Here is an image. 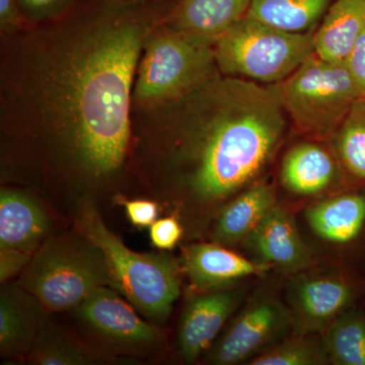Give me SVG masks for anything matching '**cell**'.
<instances>
[{
    "label": "cell",
    "mask_w": 365,
    "mask_h": 365,
    "mask_svg": "<svg viewBox=\"0 0 365 365\" xmlns=\"http://www.w3.org/2000/svg\"><path fill=\"white\" fill-rule=\"evenodd\" d=\"M160 19L145 6L98 0L26 55L20 98L93 177L116 172L131 133L134 74Z\"/></svg>",
    "instance_id": "6da1fadb"
},
{
    "label": "cell",
    "mask_w": 365,
    "mask_h": 365,
    "mask_svg": "<svg viewBox=\"0 0 365 365\" xmlns=\"http://www.w3.org/2000/svg\"><path fill=\"white\" fill-rule=\"evenodd\" d=\"M168 118L191 160L190 185L205 200L254 179L282 138L284 107L276 86L216 76L189 95L150 108Z\"/></svg>",
    "instance_id": "7a4b0ae2"
},
{
    "label": "cell",
    "mask_w": 365,
    "mask_h": 365,
    "mask_svg": "<svg viewBox=\"0 0 365 365\" xmlns=\"http://www.w3.org/2000/svg\"><path fill=\"white\" fill-rule=\"evenodd\" d=\"M76 227L104 257L109 287L150 321L165 322L180 295L176 261L167 254H140L127 248L90 201L79 205Z\"/></svg>",
    "instance_id": "3957f363"
},
{
    "label": "cell",
    "mask_w": 365,
    "mask_h": 365,
    "mask_svg": "<svg viewBox=\"0 0 365 365\" xmlns=\"http://www.w3.org/2000/svg\"><path fill=\"white\" fill-rule=\"evenodd\" d=\"M212 45L158 24L148 36L132 91V105L155 107L176 101L215 78Z\"/></svg>",
    "instance_id": "277c9868"
},
{
    "label": "cell",
    "mask_w": 365,
    "mask_h": 365,
    "mask_svg": "<svg viewBox=\"0 0 365 365\" xmlns=\"http://www.w3.org/2000/svg\"><path fill=\"white\" fill-rule=\"evenodd\" d=\"M218 71L263 83H282L316 52L314 33L281 30L246 16L213 46Z\"/></svg>",
    "instance_id": "5b68a950"
},
{
    "label": "cell",
    "mask_w": 365,
    "mask_h": 365,
    "mask_svg": "<svg viewBox=\"0 0 365 365\" xmlns=\"http://www.w3.org/2000/svg\"><path fill=\"white\" fill-rule=\"evenodd\" d=\"M109 284L104 257L83 235L44 242L21 278V287L52 312L76 309L98 287Z\"/></svg>",
    "instance_id": "8992f818"
},
{
    "label": "cell",
    "mask_w": 365,
    "mask_h": 365,
    "mask_svg": "<svg viewBox=\"0 0 365 365\" xmlns=\"http://www.w3.org/2000/svg\"><path fill=\"white\" fill-rule=\"evenodd\" d=\"M275 86L294 123L319 136L337 130L353 104L361 98L346 62L329 61L316 52Z\"/></svg>",
    "instance_id": "52a82bcc"
},
{
    "label": "cell",
    "mask_w": 365,
    "mask_h": 365,
    "mask_svg": "<svg viewBox=\"0 0 365 365\" xmlns=\"http://www.w3.org/2000/svg\"><path fill=\"white\" fill-rule=\"evenodd\" d=\"M74 309L93 332L119 347L148 349L163 342L158 327L141 319L111 288L98 287Z\"/></svg>",
    "instance_id": "ba28073f"
},
{
    "label": "cell",
    "mask_w": 365,
    "mask_h": 365,
    "mask_svg": "<svg viewBox=\"0 0 365 365\" xmlns=\"http://www.w3.org/2000/svg\"><path fill=\"white\" fill-rule=\"evenodd\" d=\"M284 321L279 304L270 299L257 302L235 322L216 346L211 360L215 364L227 365L248 359L272 339Z\"/></svg>",
    "instance_id": "9c48e42d"
},
{
    "label": "cell",
    "mask_w": 365,
    "mask_h": 365,
    "mask_svg": "<svg viewBox=\"0 0 365 365\" xmlns=\"http://www.w3.org/2000/svg\"><path fill=\"white\" fill-rule=\"evenodd\" d=\"M51 220L44 209L21 192H0V250L35 255L44 244Z\"/></svg>",
    "instance_id": "30bf717a"
},
{
    "label": "cell",
    "mask_w": 365,
    "mask_h": 365,
    "mask_svg": "<svg viewBox=\"0 0 365 365\" xmlns=\"http://www.w3.org/2000/svg\"><path fill=\"white\" fill-rule=\"evenodd\" d=\"M237 304L232 292H213L193 297L182 314L179 343L182 356L195 361L210 347Z\"/></svg>",
    "instance_id": "8fae6325"
},
{
    "label": "cell",
    "mask_w": 365,
    "mask_h": 365,
    "mask_svg": "<svg viewBox=\"0 0 365 365\" xmlns=\"http://www.w3.org/2000/svg\"><path fill=\"white\" fill-rule=\"evenodd\" d=\"M252 0H179L168 16V25L209 45L248 14Z\"/></svg>",
    "instance_id": "7c38bea8"
},
{
    "label": "cell",
    "mask_w": 365,
    "mask_h": 365,
    "mask_svg": "<svg viewBox=\"0 0 365 365\" xmlns=\"http://www.w3.org/2000/svg\"><path fill=\"white\" fill-rule=\"evenodd\" d=\"M270 268L268 263H255L215 244L193 245L185 256V271L190 281L204 292L248 276L262 275Z\"/></svg>",
    "instance_id": "4fadbf2b"
},
{
    "label": "cell",
    "mask_w": 365,
    "mask_h": 365,
    "mask_svg": "<svg viewBox=\"0 0 365 365\" xmlns=\"http://www.w3.org/2000/svg\"><path fill=\"white\" fill-rule=\"evenodd\" d=\"M44 307L24 287L9 285L0 294V350L16 356L32 349L39 335Z\"/></svg>",
    "instance_id": "5bb4252c"
},
{
    "label": "cell",
    "mask_w": 365,
    "mask_h": 365,
    "mask_svg": "<svg viewBox=\"0 0 365 365\" xmlns=\"http://www.w3.org/2000/svg\"><path fill=\"white\" fill-rule=\"evenodd\" d=\"M257 253L267 263L284 268H302L309 253L294 222L282 209L273 206L250 235Z\"/></svg>",
    "instance_id": "9a60e30c"
},
{
    "label": "cell",
    "mask_w": 365,
    "mask_h": 365,
    "mask_svg": "<svg viewBox=\"0 0 365 365\" xmlns=\"http://www.w3.org/2000/svg\"><path fill=\"white\" fill-rule=\"evenodd\" d=\"M307 222L325 241L349 245L365 234L364 194H345L307 209Z\"/></svg>",
    "instance_id": "2e32d148"
},
{
    "label": "cell",
    "mask_w": 365,
    "mask_h": 365,
    "mask_svg": "<svg viewBox=\"0 0 365 365\" xmlns=\"http://www.w3.org/2000/svg\"><path fill=\"white\" fill-rule=\"evenodd\" d=\"M365 28V0H336L314 32L316 54L329 61L344 62Z\"/></svg>",
    "instance_id": "e0dca14e"
},
{
    "label": "cell",
    "mask_w": 365,
    "mask_h": 365,
    "mask_svg": "<svg viewBox=\"0 0 365 365\" xmlns=\"http://www.w3.org/2000/svg\"><path fill=\"white\" fill-rule=\"evenodd\" d=\"M335 174V165L329 153L316 144L295 146L283 160V184L300 195H312L325 189Z\"/></svg>",
    "instance_id": "ac0fdd59"
},
{
    "label": "cell",
    "mask_w": 365,
    "mask_h": 365,
    "mask_svg": "<svg viewBox=\"0 0 365 365\" xmlns=\"http://www.w3.org/2000/svg\"><path fill=\"white\" fill-rule=\"evenodd\" d=\"M356 297V288L347 281L313 278L302 281L295 289L300 314L313 323L335 319L344 313Z\"/></svg>",
    "instance_id": "d6986e66"
},
{
    "label": "cell",
    "mask_w": 365,
    "mask_h": 365,
    "mask_svg": "<svg viewBox=\"0 0 365 365\" xmlns=\"http://www.w3.org/2000/svg\"><path fill=\"white\" fill-rule=\"evenodd\" d=\"M274 203L275 198L270 187H252L223 210L216 225V240L220 244L232 245L248 237Z\"/></svg>",
    "instance_id": "ffe728a7"
},
{
    "label": "cell",
    "mask_w": 365,
    "mask_h": 365,
    "mask_svg": "<svg viewBox=\"0 0 365 365\" xmlns=\"http://www.w3.org/2000/svg\"><path fill=\"white\" fill-rule=\"evenodd\" d=\"M333 0H252L247 16L281 30L311 32Z\"/></svg>",
    "instance_id": "44dd1931"
},
{
    "label": "cell",
    "mask_w": 365,
    "mask_h": 365,
    "mask_svg": "<svg viewBox=\"0 0 365 365\" xmlns=\"http://www.w3.org/2000/svg\"><path fill=\"white\" fill-rule=\"evenodd\" d=\"M326 350L333 364L365 365V316L349 309L335 319L326 335Z\"/></svg>",
    "instance_id": "7402d4cb"
},
{
    "label": "cell",
    "mask_w": 365,
    "mask_h": 365,
    "mask_svg": "<svg viewBox=\"0 0 365 365\" xmlns=\"http://www.w3.org/2000/svg\"><path fill=\"white\" fill-rule=\"evenodd\" d=\"M31 364L42 365H88L100 361L97 353L91 351L78 341L59 330L43 325L30 350Z\"/></svg>",
    "instance_id": "603a6c76"
},
{
    "label": "cell",
    "mask_w": 365,
    "mask_h": 365,
    "mask_svg": "<svg viewBox=\"0 0 365 365\" xmlns=\"http://www.w3.org/2000/svg\"><path fill=\"white\" fill-rule=\"evenodd\" d=\"M335 132L338 153L346 169L365 182V98L353 104Z\"/></svg>",
    "instance_id": "cb8c5ba5"
},
{
    "label": "cell",
    "mask_w": 365,
    "mask_h": 365,
    "mask_svg": "<svg viewBox=\"0 0 365 365\" xmlns=\"http://www.w3.org/2000/svg\"><path fill=\"white\" fill-rule=\"evenodd\" d=\"M327 350L313 341L299 338L287 341L277 347L255 357L251 365H317L328 364Z\"/></svg>",
    "instance_id": "d4e9b609"
},
{
    "label": "cell",
    "mask_w": 365,
    "mask_h": 365,
    "mask_svg": "<svg viewBox=\"0 0 365 365\" xmlns=\"http://www.w3.org/2000/svg\"><path fill=\"white\" fill-rule=\"evenodd\" d=\"M78 0H19L26 20L42 21L58 18L67 13Z\"/></svg>",
    "instance_id": "484cf974"
},
{
    "label": "cell",
    "mask_w": 365,
    "mask_h": 365,
    "mask_svg": "<svg viewBox=\"0 0 365 365\" xmlns=\"http://www.w3.org/2000/svg\"><path fill=\"white\" fill-rule=\"evenodd\" d=\"M182 230L175 217L155 220L150 225V239L153 246L160 250H172L181 239Z\"/></svg>",
    "instance_id": "4316f807"
},
{
    "label": "cell",
    "mask_w": 365,
    "mask_h": 365,
    "mask_svg": "<svg viewBox=\"0 0 365 365\" xmlns=\"http://www.w3.org/2000/svg\"><path fill=\"white\" fill-rule=\"evenodd\" d=\"M345 62L351 72L360 96L365 98V28L353 44Z\"/></svg>",
    "instance_id": "83f0119b"
},
{
    "label": "cell",
    "mask_w": 365,
    "mask_h": 365,
    "mask_svg": "<svg viewBox=\"0 0 365 365\" xmlns=\"http://www.w3.org/2000/svg\"><path fill=\"white\" fill-rule=\"evenodd\" d=\"M120 204L126 210L130 222L136 227H150L157 220L158 215V205L148 200H126L119 198Z\"/></svg>",
    "instance_id": "f1b7e54d"
},
{
    "label": "cell",
    "mask_w": 365,
    "mask_h": 365,
    "mask_svg": "<svg viewBox=\"0 0 365 365\" xmlns=\"http://www.w3.org/2000/svg\"><path fill=\"white\" fill-rule=\"evenodd\" d=\"M32 255L0 250V279L7 281L25 269L32 260Z\"/></svg>",
    "instance_id": "f546056e"
},
{
    "label": "cell",
    "mask_w": 365,
    "mask_h": 365,
    "mask_svg": "<svg viewBox=\"0 0 365 365\" xmlns=\"http://www.w3.org/2000/svg\"><path fill=\"white\" fill-rule=\"evenodd\" d=\"M21 14L19 0H0V26L4 32H9L20 25Z\"/></svg>",
    "instance_id": "4dcf8cb0"
},
{
    "label": "cell",
    "mask_w": 365,
    "mask_h": 365,
    "mask_svg": "<svg viewBox=\"0 0 365 365\" xmlns=\"http://www.w3.org/2000/svg\"><path fill=\"white\" fill-rule=\"evenodd\" d=\"M118 1L122 2V4H129V6H145V4L153 1V0H118Z\"/></svg>",
    "instance_id": "1f68e13d"
}]
</instances>
